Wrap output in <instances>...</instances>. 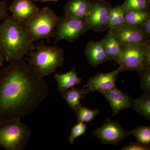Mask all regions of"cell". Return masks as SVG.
I'll return each instance as SVG.
<instances>
[{
	"label": "cell",
	"mask_w": 150,
	"mask_h": 150,
	"mask_svg": "<svg viewBox=\"0 0 150 150\" xmlns=\"http://www.w3.org/2000/svg\"><path fill=\"white\" fill-rule=\"evenodd\" d=\"M0 71V122L21 119L38 108L49 92L44 78L23 60Z\"/></svg>",
	"instance_id": "1"
},
{
	"label": "cell",
	"mask_w": 150,
	"mask_h": 150,
	"mask_svg": "<svg viewBox=\"0 0 150 150\" xmlns=\"http://www.w3.org/2000/svg\"><path fill=\"white\" fill-rule=\"evenodd\" d=\"M35 47L23 23L8 16L0 24V48L6 62L22 59Z\"/></svg>",
	"instance_id": "2"
},
{
	"label": "cell",
	"mask_w": 150,
	"mask_h": 150,
	"mask_svg": "<svg viewBox=\"0 0 150 150\" xmlns=\"http://www.w3.org/2000/svg\"><path fill=\"white\" fill-rule=\"evenodd\" d=\"M27 55L28 63L43 78L54 73L64 61L63 48L56 45L47 46L43 41L36 43L35 49Z\"/></svg>",
	"instance_id": "3"
},
{
	"label": "cell",
	"mask_w": 150,
	"mask_h": 150,
	"mask_svg": "<svg viewBox=\"0 0 150 150\" xmlns=\"http://www.w3.org/2000/svg\"><path fill=\"white\" fill-rule=\"evenodd\" d=\"M61 19L48 6L39 8L36 13L23 23L28 33L33 41L48 39L53 37Z\"/></svg>",
	"instance_id": "4"
},
{
	"label": "cell",
	"mask_w": 150,
	"mask_h": 150,
	"mask_svg": "<svg viewBox=\"0 0 150 150\" xmlns=\"http://www.w3.org/2000/svg\"><path fill=\"white\" fill-rule=\"evenodd\" d=\"M30 135L29 128L21 119L0 122V147L7 150H24Z\"/></svg>",
	"instance_id": "5"
},
{
	"label": "cell",
	"mask_w": 150,
	"mask_h": 150,
	"mask_svg": "<svg viewBox=\"0 0 150 150\" xmlns=\"http://www.w3.org/2000/svg\"><path fill=\"white\" fill-rule=\"evenodd\" d=\"M150 43L121 45V51L117 63L120 72L125 71L139 72L144 64L147 48Z\"/></svg>",
	"instance_id": "6"
},
{
	"label": "cell",
	"mask_w": 150,
	"mask_h": 150,
	"mask_svg": "<svg viewBox=\"0 0 150 150\" xmlns=\"http://www.w3.org/2000/svg\"><path fill=\"white\" fill-rule=\"evenodd\" d=\"M88 30L85 20L68 18L64 16L61 18L52 37L56 43L62 40L72 43Z\"/></svg>",
	"instance_id": "7"
},
{
	"label": "cell",
	"mask_w": 150,
	"mask_h": 150,
	"mask_svg": "<svg viewBox=\"0 0 150 150\" xmlns=\"http://www.w3.org/2000/svg\"><path fill=\"white\" fill-rule=\"evenodd\" d=\"M111 4L104 0H93L91 1L89 14L85 21L89 30L103 32L108 30V14Z\"/></svg>",
	"instance_id": "8"
},
{
	"label": "cell",
	"mask_w": 150,
	"mask_h": 150,
	"mask_svg": "<svg viewBox=\"0 0 150 150\" xmlns=\"http://www.w3.org/2000/svg\"><path fill=\"white\" fill-rule=\"evenodd\" d=\"M91 135L100 140L103 144L118 145L130 133L119 122L108 118L102 126L94 129Z\"/></svg>",
	"instance_id": "9"
},
{
	"label": "cell",
	"mask_w": 150,
	"mask_h": 150,
	"mask_svg": "<svg viewBox=\"0 0 150 150\" xmlns=\"http://www.w3.org/2000/svg\"><path fill=\"white\" fill-rule=\"evenodd\" d=\"M121 45L150 43L141 28L124 23L109 30Z\"/></svg>",
	"instance_id": "10"
},
{
	"label": "cell",
	"mask_w": 150,
	"mask_h": 150,
	"mask_svg": "<svg viewBox=\"0 0 150 150\" xmlns=\"http://www.w3.org/2000/svg\"><path fill=\"white\" fill-rule=\"evenodd\" d=\"M119 73L118 68L110 73H98L89 79L83 88H88L90 92L98 91L101 93L116 88V79Z\"/></svg>",
	"instance_id": "11"
},
{
	"label": "cell",
	"mask_w": 150,
	"mask_h": 150,
	"mask_svg": "<svg viewBox=\"0 0 150 150\" xmlns=\"http://www.w3.org/2000/svg\"><path fill=\"white\" fill-rule=\"evenodd\" d=\"M102 94L110 105L112 116H115L122 110L133 106L134 98L128 93L122 92L117 88Z\"/></svg>",
	"instance_id": "12"
},
{
	"label": "cell",
	"mask_w": 150,
	"mask_h": 150,
	"mask_svg": "<svg viewBox=\"0 0 150 150\" xmlns=\"http://www.w3.org/2000/svg\"><path fill=\"white\" fill-rule=\"evenodd\" d=\"M39 9L32 0H13L8 8L11 12V16L23 23L32 18Z\"/></svg>",
	"instance_id": "13"
},
{
	"label": "cell",
	"mask_w": 150,
	"mask_h": 150,
	"mask_svg": "<svg viewBox=\"0 0 150 150\" xmlns=\"http://www.w3.org/2000/svg\"><path fill=\"white\" fill-rule=\"evenodd\" d=\"M91 1V0H69L64 7V16L85 20L90 13Z\"/></svg>",
	"instance_id": "14"
},
{
	"label": "cell",
	"mask_w": 150,
	"mask_h": 150,
	"mask_svg": "<svg viewBox=\"0 0 150 150\" xmlns=\"http://www.w3.org/2000/svg\"><path fill=\"white\" fill-rule=\"evenodd\" d=\"M85 54L89 64L97 67L108 61L103 46V40L90 41L86 46Z\"/></svg>",
	"instance_id": "15"
},
{
	"label": "cell",
	"mask_w": 150,
	"mask_h": 150,
	"mask_svg": "<svg viewBox=\"0 0 150 150\" xmlns=\"http://www.w3.org/2000/svg\"><path fill=\"white\" fill-rule=\"evenodd\" d=\"M54 78L58 84V91L62 93L74 88L75 86L79 84L81 81V78L78 76L75 67L67 73H56Z\"/></svg>",
	"instance_id": "16"
},
{
	"label": "cell",
	"mask_w": 150,
	"mask_h": 150,
	"mask_svg": "<svg viewBox=\"0 0 150 150\" xmlns=\"http://www.w3.org/2000/svg\"><path fill=\"white\" fill-rule=\"evenodd\" d=\"M103 40V48L108 61L117 62L121 53V44L109 30Z\"/></svg>",
	"instance_id": "17"
},
{
	"label": "cell",
	"mask_w": 150,
	"mask_h": 150,
	"mask_svg": "<svg viewBox=\"0 0 150 150\" xmlns=\"http://www.w3.org/2000/svg\"><path fill=\"white\" fill-rule=\"evenodd\" d=\"M90 92L88 88H73L62 93L64 99L74 111L81 104L80 100L84 98L86 95Z\"/></svg>",
	"instance_id": "18"
},
{
	"label": "cell",
	"mask_w": 150,
	"mask_h": 150,
	"mask_svg": "<svg viewBox=\"0 0 150 150\" xmlns=\"http://www.w3.org/2000/svg\"><path fill=\"white\" fill-rule=\"evenodd\" d=\"M132 108L148 121L150 120V93H143L137 99H134Z\"/></svg>",
	"instance_id": "19"
},
{
	"label": "cell",
	"mask_w": 150,
	"mask_h": 150,
	"mask_svg": "<svg viewBox=\"0 0 150 150\" xmlns=\"http://www.w3.org/2000/svg\"><path fill=\"white\" fill-rule=\"evenodd\" d=\"M125 12L121 5L111 7L108 14V30H109L125 23Z\"/></svg>",
	"instance_id": "20"
},
{
	"label": "cell",
	"mask_w": 150,
	"mask_h": 150,
	"mask_svg": "<svg viewBox=\"0 0 150 150\" xmlns=\"http://www.w3.org/2000/svg\"><path fill=\"white\" fill-rule=\"evenodd\" d=\"M150 15L149 10L126 12L124 14L125 23L133 26L140 27Z\"/></svg>",
	"instance_id": "21"
},
{
	"label": "cell",
	"mask_w": 150,
	"mask_h": 150,
	"mask_svg": "<svg viewBox=\"0 0 150 150\" xmlns=\"http://www.w3.org/2000/svg\"><path fill=\"white\" fill-rule=\"evenodd\" d=\"M76 114L78 122L87 123L91 122L100 112L99 109L91 110L80 104L74 111Z\"/></svg>",
	"instance_id": "22"
},
{
	"label": "cell",
	"mask_w": 150,
	"mask_h": 150,
	"mask_svg": "<svg viewBox=\"0 0 150 150\" xmlns=\"http://www.w3.org/2000/svg\"><path fill=\"white\" fill-rule=\"evenodd\" d=\"M150 4L146 0H125L121 5L124 12L149 11Z\"/></svg>",
	"instance_id": "23"
},
{
	"label": "cell",
	"mask_w": 150,
	"mask_h": 150,
	"mask_svg": "<svg viewBox=\"0 0 150 150\" xmlns=\"http://www.w3.org/2000/svg\"><path fill=\"white\" fill-rule=\"evenodd\" d=\"M137 139V142L144 144H150V127L149 126H138L129 131Z\"/></svg>",
	"instance_id": "24"
},
{
	"label": "cell",
	"mask_w": 150,
	"mask_h": 150,
	"mask_svg": "<svg viewBox=\"0 0 150 150\" xmlns=\"http://www.w3.org/2000/svg\"><path fill=\"white\" fill-rule=\"evenodd\" d=\"M140 75L141 88L144 93H150V67H143L138 72Z\"/></svg>",
	"instance_id": "25"
},
{
	"label": "cell",
	"mask_w": 150,
	"mask_h": 150,
	"mask_svg": "<svg viewBox=\"0 0 150 150\" xmlns=\"http://www.w3.org/2000/svg\"><path fill=\"white\" fill-rule=\"evenodd\" d=\"M87 129V123L82 122H78L73 126L69 137L70 144L73 145L75 139L78 137L85 134Z\"/></svg>",
	"instance_id": "26"
},
{
	"label": "cell",
	"mask_w": 150,
	"mask_h": 150,
	"mask_svg": "<svg viewBox=\"0 0 150 150\" xmlns=\"http://www.w3.org/2000/svg\"><path fill=\"white\" fill-rule=\"evenodd\" d=\"M149 145L144 144L140 142H133L128 146L122 148V150H149L150 149Z\"/></svg>",
	"instance_id": "27"
},
{
	"label": "cell",
	"mask_w": 150,
	"mask_h": 150,
	"mask_svg": "<svg viewBox=\"0 0 150 150\" xmlns=\"http://www.w3.org/2000/svg\"><path fill=\"white\" fill-rule=\"evenodd\" d=\"M143 33L148 38L150 37V15L148 17L144 23L140 27Z\"/></svg>",
	"instance_id": "28"
},
{
	"label": "cell",
	"mask_w": 150,
	"mask_h": 150,
	"mask_svg": "<svg viewBox=\"0 0 150 150\" xmlns=\"http://www.w3.org/2000/svg\"><path fill=\"white\" fill-rule=\"evenodd\" d=\"M7 6L6 2L0 1V20L4 19L8 16Z\"/></svg>",
	"instance_id": "29"
},
{
	"label": "cell",
	"mask_w": 150,
	"mask_h": 150,
	"mask_svg": "<svg viewBox=\"0 0 150 150\" xmlns=\"http://www.w3.org/2000/svg\"><path fill=\"white\" fill-rule=\"evenodd\" d=\"M5 61V59L4 57L1 50L0 48V67L3 66Z\"/></svg>",
	"instance_id": "30"
},
{
	"label": "cell",
	"mask_w": 150,
	"mask_h": 150,
	"mask_svg": "<svg viewBox=\"0 0 150 150\" xmlns=\"http://www.w3.org/2000/svg\"><path fill=\"white\" fill-rule=\"evenodd\" d=\"M35 1H40L42 3H46L47 2H57L59 0H33Z\"/></svg>",
	"instance_id": "31"
},
{
	"label": "cell",
	"mask_w": 150,
	"mask_h": 150,
	"mask_svg": "<svg viewBox=\"0 0 150 150\" xmlns=\"http://www.w3.org/2000/svg\"><path fill=\"white\" fill-rule=\"evenodd\" d=\"M147 1V2L148 3H149V4H150V0H146Z\"/></svg>",
	"instance_id": "32"
},
{
	"label": "cell",
	"mask_w": 150,
	"mask_h": 150,
	"mask_svg": "<svg viewBox=\"0 0 150 150\" xmlns=\"http://www.w3.org/2000/svg\"><path fill=\"white\" fill-rule=\"evenodd\" d=\"M0 1H1V0H0Z\"/></svg>",
	"instance_id": "33"
}]
</instances>
